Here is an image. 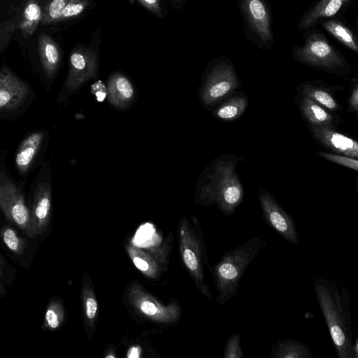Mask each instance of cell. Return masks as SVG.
I'll return each mask as SVG.
<instances>
[{
	"instance_id": "6da1fadb",
	"label": "cell",
	"mask_w": 358,
	"mask_h": 358,
	"mask_svg": "<svg viewBox=\"0 0 358 358\" xmlns=\"http://www.w3.org/2000/svg\"><path fill=\"white\" fill-rule=\"evenodd\" d=\"M315 296L338 358H357V336L353 338L350 297L346 289L325 277L313 282Z\"/></svg>"
},
{
	"instance_id": "7a4b0ae2",
	"label": "cell",
	"mask_w": 358,
	"mask_h": 358,
	"mask_svg": "<svg viewBox=\"0 0 358 358\" xmlns=\"http://www.w3.org/2000/svg\"><path fill=\"white\" fill-rule=\"evenodd\" d=\"M267 241L252 237L235 248L224 252L210 271L218 292L216 301L224 305L237 293L245 272Z\"/></svg>"
},
{
	"instance_id": "3957f363",
	"label": "cell",
	"mask_w": 358,
	"mask_h": 358,
	"mask_svg": "<svg viewBox=\"0 0 358 358\" xmlns=\"http://www.w3.org/2000/svg\"><path fill=\"white\" fill-rule=\"evenodd\" d=\"M237 164L238 159L233 155L217 159L210 182L201 192L203 203L215 204L226 216L232 215L243 199V188L236 171Z\"/></svg>"
},
{
	"instance_id": "277c9868",
	"label": "cell",
	"mask_w": 358,
	"mask_h": 358,
	"mask_svg": "<svg viewBox=\"0 0 358 358\" xmlns=\"http://www.w3.org/2000/svg\"><path fill=\"white\" fill-rule=\"evenodd\" d=\"M177 234L182 264L198 290L208 299H212L203 273V265L206 264L208 270L210 266L204 238L196 220L194 219L193 225L187 219L181 218L177 227Z\"/></svg>"
},
{
	"instance_id": "5b68a950",
	"label": "cell",
	"mask_w": 358,
	"mask_h": 358,
	"mask_svg": "<svg viewBox=\"0 0 358 358\" xmlns=\"http://www.w3.org/2000/svg\"><path fill=\"white\" fill-rule=\"evenodd\" d=\"M127 309L138 318L157 324H175L181 317V308L176 300L163 304L138 281L129 283L124 292Z\"/></svg>"
},
{
	"instance_id": "8992f818",
	"label": "cell",
	"mask_w": 358,
	"mask_h": 358,
	"mask_svg": "<svg viewBox=\"0 0 358 358\" xmlns=\"http://www.w3.org/2000/svg\"><path fill=\"white\" fill-rule=\"evenodd\" d=\"M293 56L301 64L329 73H345L350 69L342 54L316 29L308 33L302 45L294 46Z\"/></svg>"
},
{
	"instance_id": "52a82bcc",
	"label": "cell",
	"mask_w": 358,
	"mask_h": 358,
	"mask_svg": "<svg viewBox=\"0 0 358 358\" xmlns=\"http://www.w3.org/2000/svg\"><path fill=\"white\" fill-rule=\"evenodd\" d=\"M246 32L257 45L269 49L274 43L271 10L265 0H238Z\"/></svg>"
},
{
	"instance_id": "ba28073f",
	"label": "cell",
	"mask_w": 358,
	"mask_h": 358,
	"mask_svg": "<svg viewBox=\"0 0 358 358\" xmlns=\"http://www.w3.org/2000/svg\"><path fill=\"white\" fill-rule=\"evenodd\" d=\"M258 198L265 222L287 242L295 246L298 245L299 234L292 217L263 187L259 189Z\"/></svg>"
},
{
	"instance_id": "9c48e42d",
	"label": "cell",
	"mask_w": 358,
	"mask_h": 358,
	"mask_svg": "<svg viewBox=\"0 0 358 358\" xmlns=\"http://www.w3.org/2000/svg\"><path fill=\"white\" fill-rule=\"evenodd\" d=\"M238 86V79L232 64L227 59L217 64L207 80L203 99L212 103L231 94Z\"/></svg>"
},
{
	"instance_id": "30bf717a",
	"label": "cell",
	"mask_w": 358,
	"mask_h": 358,
	"mask_svg": "<svg viewBox=\"0 0 358 358\" xmlns=\"http://www.w3.org/2000/svg\"><path fill=\"white\" fill-rule=\"evenodd\" d=\"M0 208L10 222L26 233L30 210L21 191L10 182L0 183Z\"/></svg>"
},
{
	"instance_id": "8fae6325",
	"label": "cell",
	"mask_w": 358,
	"mask_h": 358,
	"mask_svg": "<svg viewBox=\"0 0 358 358\" xmlns=\"http://www.w3.org/2000/svg\"><path fill=\"white\" fill-rule=\"evenodd\" d=\"M50 215L51 189L48 182H43L35 191L26 235L34 238L43 234L48 228Z\"/></svg>"
},
{
	"instance_id": "7c38bea8",
	"label": "cell",
	"mask_w": 358,
	"mask_h": 358,
	"mask_svg": "<svg viewBox=\"0 0 358 358\" xmlns=\"http://www.w3.org/2000/svg\"><path fill=\"white\" fill-rule=\"evenodd\" d=\"M29 87L7 68L0 71V111L12 110L22 105Z\"/></svg>"
},
{
	"instance_id": "4fadbf2b",
	"label": "cell",
	"mask_w": 358,
	"mask_h": 358,
	"mask_svg": "<svg viewBox=\"0 0 358 358\" xmlns=\"http://www.w3.org/2000/svg\"><path fill=\"white\" fill-rule=\"evenodd\" d=\"M352 0H318L303 14L297 29L303 31L313 28L323 19H331L345 8Z\"/></svg>"
},
{
	"instance_id": "5bb4252c",
	"label": "cell",
	"mask_w": 358,
	"mask_h": 358,
	"mask_svg": "<svg viewBox=\"0 0 358 358\" xmlns=\"http://www.w3.org/2000/svg\"><path fill=\"white\" fill-rule=\"evenodd\" d=\"M311 131L315 138L330 150L357 159L358 143L355 140L331 127L312 126Z\"/></svg>"
},
{
	"instance_id": "9a60e30c",
	"label": "cell",
	"mask_w": 358,
	"mask_h": 358,
	"mask_svg": "<svg viewBox=\"0 0 358 358\" xmlns=\"http://www.w3.org/2000/svg\"><path fill=\"white\" fill-rule=\"evenodd\" d=\"M126 250L133 264L146 278L157 280L165 271V258H159L156 252H147L131 243L126 245Z\"/></svg>"
},
{
	"instance_id": "2e32d148",
	"label": "cell",
	"mask_w": 358,
	"mask_h": 358,
	"mask_svg": "<svg viewBox=\"0 0 358 358\" xmlns=\"http://www.w3.org/2000/svg\"><path fill=\"white\" fill-rule=\"evenodd\" d=\"M83 322L87 337L92 338L96 331L99 317V304L94 292L92 280L85 273L80 289Z\"/></svg>"
},
{
	"instance_id": "e0dca14e",
	"label": "cell",
	"mask_w": 358,
	"mask_h": 358,
	"mask_svg": "<svg viewBox=\"0 0 358 358\" xmlns=\"http://www.w3.org/2000/svg\"><path fill=\"white\" fill-rule=\"evenodd\" d=\"M96 66V55L88 48H78L70 55L68 84L74 86L91 74Z\"/></svg>"
},
{
	"instance_id": "ac0fdd59",
	"label": "cell",
	"mask_w": 358,
	"mask_h": 358,
	"mask_svg": "<svg viewBox=\"0 0 358 358\" xmlns=\"http://www.w3.org/2000/svg\"><path fill=\"white\" fill-rule=\"evenodd\" d=\"M38 48L43 71L47 78H52L60 62L57 44L50 36L43 33L38 38Z\"/></svg>"
},
{
	"instance_id": "d6986e66",
	"label": "cell",
	"mask_w": 358,
	"mask_h": 358,
	"mask_svg": "<svg viewBox=\"0 0 358 358\" xmlns=\"http://www.w3.org/2000/svg\"><path fill=\"white\" fill-rule=\"evenodd\" d=\"M43 138V133L36 131L29 135L20 144L15 156V164L21 173L31 166Z\"/></svg>"
},
{
	"instance_id": "ffe728a7",
	"label": "cell",
	"mask_w": 358,
	"mask_h": 358,
	"mask_svg": "<svg viewBox=\"0 0 358 358\" xmlns=\"http://www.w3.org/2000/svg\"><path fill=\"white\" fill-rule=\"evenodd\" d=\"M271 358H313L311 349L304 343L294 338L278 341L273 345Z\"/></svg>"
},
{
	"instance_id": "44dd1931",
	"label": "cell",
	"mask_w": 358,
	"mask_h": 358,
	"mask_svg": "<svg viewBox=\"0 0 358 358\" xmlns=\"http://www.w3.org/2000/svg\"><path fill=\"white\" fill-rule=\"evenodd\" d=\"M300 107L303 116L311 126L334 128V117L313 100L303 96Z\"/></svg>"
},
{
	"instance_id": "7402d4cb",
	"label": "cell",
	"mask_w": 358,
	"mask_h": 358,
	"mask_svg": "<svg viewBox=\"0 0 358 358\" xmlns=\"http://www.w3.org/2000/svg\"><path fill=\"white\" fill-rule=\"evenodd\" d=\"M324 29L343 45L353 52H358L357 40L353 32L338 19H328L320 22Z\"/></svg>"
},
{
	"instance_id": "603a6c76",
	"label": "cell",
	"mask_w": 358,
	"mask_h": 358,
	"mask_svg": "<svg viewBox=\"0 0 358 358\" xmlns=\"http://www.w3.org/2000/svg\"><path fill=\"white\" fill-rule=\"evenodd\" d=\"M42 10L37 0H28L20 17L18 29L25 38L31 36L41 22Z\"/></svg>"
},
{
	"instance_id": "cb8c5ba5",
	"label": "cell",
	"mask_w": 358,
	"mask_h": 358,
	"mask_svg": "<svg viewBox=\"0 0 358 358\" xmlns=\"http://www.w3.org/2000/svg\"><path fill=\"white\" fill-rule=\"evenodd\" d=\"M247 105V98L245 96L237 95L227 100L217 108L215 115L222 120H234L243 113Z\"/></svg>"
},
{
	"instance_id": "d4e9b609",
	"label": "cell",
	"mask_w": 358,
	"mask_h": 358,
	"mask_svg": "<svg viewBox=\"0 0 358 358\" xmlns=\"http://www.w3.org/2000/svg\"><path fill=\"white\" fill-rule=\"evenodd\" d=\"M303 96L308 97L324 108L331 110L340 109V106L327 91L310 85H306L302 90Z\"/></svg>"
},
{
	"instance_id": "484cf974",
	"label": "cell",
	"mask_w": 358,
	"mask_h": 358,
	"mask_svg": "<svg viewBox=\"0 0 358 358\" xmlns=\"http://www.w3.org/2000/svg\"><path fill=\"white\" fill-rule=\"evenodd\" d=\"M65 317L64 308L59 300L52 301L45 311L43 327L48 330H55L63 323Z\"/></svg>"
},
{
	"instance_id": "4316f807",
	"label": "cell",
	"mask_w": 358,
	"mask_h": 358,
	"mask_svg": "<svg viewBox=\"0 0 358 358\" xmlns=\"http://www.w3.org/2000/svg\"><path fill=\"white\" fill-rule=\"evenodd\" d=\"M69 0H48L42 11L41 24L57 22Z\"/></svg>"
},
{
	"instance_id": "83f0119b",
	"label": "cell",
	"mask_w": 358,
	"mask_h": 358,
	"mask_svg": "<svg viewBox=\"0 0 358 358\" xmlns=\"http://www.w3.org/2000/svg\"><path fill=\"white\" fill-rule=\"evenodd\" d=\"M1 237L3 243L10 250L17 255L22 252L24 242L13 229L8 227H3Z\"/></svg>"
},
{
	"instance_id": "f1b7e54d",
	"label": "cell",
	"mask_w": 358,
	"mask_h": 358,
	"mask_svg": "<svg viewBox=\"0 0 358 358\" xmlns=\"http://www.w3.org/2000/svg\"><path fill=\"white\" fill-rule=\"evenodd\" d=\"M224 358H243V352L241 345V335L234 332L228 338L224 350Z\"/></svg>"
},
{
	"instance_id": "f546056e",
	"label": "cell",
	"mask_w": 358,
	"mask_h": 358,
	"mask_svg": "<svg viewBox=\"0 0 358 358\" xmlns=\"http://www.w3.org/2000/svg\"><path fill=\"white\" fill-rule=\"evenodd\" d=\"M87 5V0H69L57 22L79 15L84 11Z\"/></svg>"
},
{
	"instance_id": "4dcf8cb0",
	"label": "cell",
	"mask_w": 358,
	"mask_h": 358,
	"mask_svg": "<svg viewBox=\"0 0 358 358\" xmlns=\"http://www.w3.org/2000/svg\"><path fill=\"white\" fill-rule=\"evenodd\" d=\"M112 86L117 94L123 99H130L133 95L134 90L131 83L122 75H117L113 78Z\"/></svg>"
},
{
	"instance_id": "1f68e13d",
	"label": "cell",
	"mask_w": 358,
	"mask_h": 358,
	"mask_svg": "<svg viewBox=\"0 0 358 358\" xmlns=\"http://www.w3.org/2000/svg\"><path fill=\"white\" fill-rule=\"evenodd\" d=\"M317 155L336 164H338L345 167L354 169L355 171L358 170L357 159H355L343 155L332 154L322 151L318 152Z\"/></svg>"
},
{
	"instance_id": "d6a6232c",
	"label": "cell",
	"mask_w": 358,
	"mask_h": 358,
	"mask_svg": "<svg viewBox=\"0 0 358 358\" xmlns=\"http://www.w3.org/2000/svg\"><path fill=\"white\" fill-rule=\"evenodd\" d=\"M138 1L156 15L162 17V13L159 0H138Z\"/></svg>"
},
{
	"instance_id": "836d02e7",
	"label": "cell",
	"mask_w": 358,
	"mask_h": 358,
	"mask_svg": "<svg viewBox=\"0 0 358 358\" xmlns=\"http://www.w3.org/2000/svg\"><path fill=\"white\" fill-rule=\"evenodd\" d=\"M350 108L353 112H357L358 110V86L357 82L352 90V93L349 100Z\"/></svg>"
},
{
	"instance_id": "e575fe53",
	"label": "cell",
	"mask_w": 358,
	"mask_h": 358,
	"mask_svg": "<svg viewBox=\"0 0 358 358\" xmlns=\"http://www.w3.org/2000/svg\"><path fill=\"white\" fill-rule=\"evenodd\" d=\"M141 352V348L140 346H133L128 350L127 356L128 357H139Z\"/></svg>"
},
{
	"instance_id": "d590c367",
	"label": "cell",
	"mask_w": 358,
	"mask_h": 358,
	"mask_svg": "<svg viewBox=\"0 0 358 358\" xmlns=\"http://www.w3.org/2000/svg\"><path fill=\"white\" fill-rule=\"evenodd\" d=\"M3 275V273L2 268H1V265H0V292L1 294L4 293L3 285H2V282H1V280H2Z\"/></svg>"
}]
</instances>
